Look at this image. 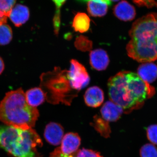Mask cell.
<instances>
[{
	"instance_id": "22",
	"label": "cell",
	"mask_w": 157,
	"mask_h": 157,
	"mask_svg": "<svg viewBox=\"0 0 157 157\" xmlns=\"http://www.w3.org/2000/svg\"><path fill=\"white\" fill-rule=\"evenodd\" d=\"M16 0H0V12L6 17H9Z\"/></svg>"
},
{
	"instance_id": "10",
	"label": "cell",
	"mask_w": 157,
	"mask_h": 157,
	"mask_svg": "<svg viewBox=\"0 0 157 157\" xmlns=\"http://www.w3.org/2000/svg\"><path fill=\"white\" fill-rule=\"evenodd\" d=\"M113 12L116 17L124 21L133 20L136 14L134 6L125 0H123L116 5Z\"/></svg>"
},
{
	"instance_id": "11",
	"label": "cell",
	"mask_w": 157,
	"mask_h": 157,
	"mask_svg": "<svg viewBox=\"0 0 157 157\" xmlns=\"http://www.w3.org/2000/svg\"><path fill=\"white\" fill-rule=\"evenodd\" d=\"M124 112L122 107L112 101H107L101 109L102 118L108 122L117 121Z\"/></svg>"
},
{
	"instance_id": "28",
	"label": "cell",
	"mask_w": 157,
	"mask_h": 157,
	"mask_svg": "<svg viewBox=\"0 0 157 157\" xmlns=\"http://www.w3.org/2000/svg\"><path fill=\"white\" fill-rule=\"evenodd\" d=\"M7 17L0 12V25L6 23L7 22Z\"/></svg>"
},
{
	"instance_id": "8",
	"label": "cell",
	"mask_w": 157,
	"mask_h": 157,
	"mask_svg": "<svg viewBox=\"0 0 157 157\" xmlns=\"http://www.w3.org/2000/svg\"><path fill=\"white\" fill-rule=\"evenodd\" d=\"M61 151L64 154L72 155L76 153L81 144V138L77 133H68L63 138Z\"/></svg>"
},
{
	"instance_id": "3",
	"label": "cell",
	"mask_w": 157,
	"mask_h": 157,
	"mask_svg": "<svg viewBox=\"0 0 157 157\" xmlns=\"http://www.w3.org/2000/svg\"><path fill=\"white\" fill-rule=\"evenodd\" d=\"M39 115L37 108L28 104L21 88L7 93L0 102V121L6 125L32 128Z\"/></svg>"
},
{
	"instance_id": "27",
	"label": "cell",
	"mask_w": 157,
	"mask_h": 157,
	"mask_svg": "<svg viewBox=\"0 0 157 157\" xmlns=\"http://www.w3.org/2000/svg\"><path fill=\"white\" fill-rule=\"evenodd\" d=\"M49 157H76L73 155H66L62 152L60 147H57L50 154Z\"/></svg>"
},
{
	"instance_id": "18",
	"label": "cell",
	"mask_w": 157,
	"mask_h": 157,
	"mask_svg": "<svg viewBox=\"0 0 157 157\" xmlns=\"http://www.w3.org/2000/svg\"><path fill=\"white\" fill-rule=\"evenodd\" d=\"M109 123L103 118L96 115L94 116L91 124L101 136L105 138H108L110 136L111 132Z\"/></svg>"
},
{
	"instance_id": "13",
	"label": "cell",
	"mask_w": 157,
	"mask_h": 157,
	"mask_svg": "<svg viewBox=\"0 0 157 157\" xmlns=\"http://www.w3.org/2000/svg\"><path fill=\"white\" fill-rule=\"evenodd\" d=\"M137 75L148 84L152 83L157 78V66L151 62L142 64L137 69Z\"/></svg>"
},
{
	"instance_id": "20",
	"label": "cell",
	"mask_w": 157,
	"mask_h": 157,
	"mask_svg": "<svg viewBox=\"0 0 157 157\" xmlns=\"http://www.w3.org/2000/svg\"><path fill=\"white\" fill-rule=\"evenodd\" d=\"M75 46L77 49L81 51H88L92 48L93 42L87 37L80 36L76 38L75 42Z\"/></svg>"
},
{
	"instance_id": "23",
	"label": "cell",
	"mask_w": 157,
	"mask_h": 157,
	"mask_svg": "<svg viewBox=\"0 0 157 157\" xmlns=\"http://www.w3.org/2000/svg\"><path fill=\"white\" fill-rule=\"evenodd\" d=\"M147 137L152 144L157 145V124H153L147 127Z\"/></svg>"
},
{
	"instance_id": "21",
	"label": "cell",
	"mask_w": 157,
	"mask_h": 157,
	"mask_svg": "<svg viewBox=\"0 0 157 157\" xmlns=\"http://www.w3.org/2000/svg\"><path fill=\"white\" fill-rule=\"evenodd\" d=\"M140 157H157V147L151 144H147L140 149Z\"/></svg>"
},
{
	"instance_id": "6",
	"label": "cell",
	"mask_w": 157,
	"mask_h": 157,
	"mask_svg": "<svg viewBox=\"0 0 157 157\" xmlns=\"http://www.w3.org/2000/svg\"><path fill=\"white\" fill-rule=\"evenodd\" d=\"M68 78L72 88L77 91L84 88L89 84L90 77L87 70L76 60L70 61V67L68 71Z\"/></svg>"
},
{
	"instance_id": "26",
	"label": "cell",
	"mask_w": 157,
	"mask_h": 157,
	"mask_svg": "<svg viewBox=\"0 0 157 157\" xmlns=\"http://www.w3.org/2000/svg\"><path fill=\"white\" fill-rule=\"evenodd\" d=\"M56 6V11L54 17H60V9L67 0H52Z\"/></svg>"
},
{
	"instance_id": "16",
	"label": "cell",
	"mask_w": 157,
	"mask_h": 157,
	"mask_svg": "<svg viewBox=\"0 0 157 157\" xmlns=\"http://www.w3.org/2000/svg\"><path fill=\"white\" fill-rule=\"evenodd\" d=\"M26 100L30 106L36 107L43 104L46 100L43 90L40 87L31 88L25 93Z\"/></svg>"
},
{
	"instance_id": "30",
	"label": "cell",
	"mask_w": 157,
	"mask_h": 157,
	"mask_svg": "<svg viewBox=\"0 0 157 157\" xmlns=\"http://www.w3.org/2000/svg\"><path fill=\"white\" fill-rule=\"evenodd\" d=\"M80 1H88L89 0H80ZM104 1H105V2H106L108 4V5H109V6H110L111 5V2H109V1H108V0H104Z\"/></svg>"
},
{
	"instance_id": "5",
	"label": "cell",
	"mask_w": 157,
	"mask_h": 157,
	"mask_svg": "<svg viewBox=\"0 0 157 157\" xmlns=\"http://www.w3.org/2000/svg\"><path fill=\"white\" fill-rule=\"evenodd\" d=\"M68 73V70L55 67L52 71L42 73L40 76V88L48 103L70 105L77 97L78 91L71 87Z\"/></svg>"
},
{
	"instance_id": "29",
	"label": "cell",
	"mask_w": 157,
	"mask_h": 157,
	"mask_svg": "<svg viewBox=\"0 0 157 157\" xmlns=\"http://www.w3.org/2000/svg\"><path fill=\"white\" fill-rule=\"evenodd\" d=\"M5 63L3 61V59L0 56V75L3 73L5 69Z\"/></svg>"
},
{
	"instance_id": "31",
	"label": "cell",
	"mask_w": 157,
	"mask_h": 157,
	"mask_svg": "<svg viewBox=\"0 0 157 157\" xmlns=\"http://www.w3.org/2000/svg\"><path fill=\"white\" fill-rule=\"evenodd\" d=\"M108 1H109V2H111V1H112V2H117V1H119V0H108Z\"/></svg>"
},
{
	"instance_id": "12",
	"label": "cell",
	"mask_w": 157,
	"mask_h": 157,
	"mask_svg": "<svg viewBox=\"0 0 157 157\" xmlns=\"http://www.w3.org/2000/svg\"><path fill=\"white\" fill-rule=\"evenodd\" d=\"M84 99L85 103L87 106L97 108L101 106L104 102V92L98 86H92L86 90L85 93Z\"/></svg>"
},
{
	"instance_id": "4",
	"label": "cell",
	"mask_w": 157,
	"mask_h": 157,
	"mask_svg": "<svg viewBox=\"0 0 157 157\" xmlns=\"http://www.w3.org/2000/svg\"><path fill=\"white\" fill-rule=\"evenodd\" d=\"M42 145L41 138L33 128L0 126V149L11 156L39 157L37 147Z\"/></svg>"
},
{
	"instance_id": "2",
	"label": "cell",
	"mask_w": 157,
	"mask_h": 157,
	"mask_svg": "<svg viewBox=\"0 0 157 157\" xmlns=\"http://www.w3.org/2000/svg\"><path fill=\"white\" fill-rule=\"evenodd\" d=\"M127 44L128 56L140 63H149L157 59V14L151 13L133 23Z\"/></svg>"
},
{
	"instance_id": "19",
	"label": "cell",
	"mask_w": 157,
	"mask_h": 157,
	"mask_svg": "<svg viewBox=\"0 0 157 157\" xmlns=\"http://www.w3.org/2000/svg\"><path fill=\"white\" fill-rule=\"evenodd\" d=\"M12 31L8 25H0V45H8L12 39Z\"/></svg>"
},
{
	"instance_id": "25",
	"label": "cell",
	"mask_w": 157,
	"mask_h": 157,
	"mask_svg": "<svg viewBox=\"0 0 157 157\" xmlns=\"http://www.w3.org/2000/svg\"><path fill=\"white\" fill-rule=\"evenodd\" d=\"M133 1L138 6H146L147 8H151L157 5L156 0H133Z\"/></svg>"
},
{
	"instance_id": "1",
	"label": "cell",
	"mask_w": 157,
	"mask_h": 157,
	"mask_svg": "<svg viewBox=\"0 0 157 157\" xmlns=\"http://www.w3.org/2000/svg\"><path fill=\"white\" fill-rule=\"evenodd\" d=\"M108 94L112 102L120 106L124 112L136 108L146 100L151 92L148 83L137 73L121 71L109 78Z\"/></svg>"
},
{
	"instance_id": "14",
	"label": "cell",
	"mask_w": 157,
	"mask_h": 157,
	"mask_svg": "<svg viewBox=\"0 0 157 157\" xmlns=\"http://www.w3.org/2000/svg\"><path fill=\"white\" fill-rule=\"evenodd\" d=\"M29 11L25 6L17 5L11 10L9 17L16 27H20L28 20Z\"/></svg>"
},
{
	"instance_id": "24",
	"label": "cell",
	"mask_w": 157,
	"mask_h": 157,
	"mask_svg": "<svg viewBox=\"0 0 157 157\" xmlns=\"http://www.w3.org/2000/svg\"><path fill=\"white\" fill-rule=\"evenodd\" d=\"M76 157H103L100 153L92 150L82 148L77 152Z\"/></svg>"
},
{
	"instance_id": "9",
	"label": "cell",
	"mask_w": 157,
	"mask_h": 157,
	"mask_svg": "<svg viewBox=\"0 0 157 157\" xmlns=\"http://www.w3.org/2000/svg\"><path fill=\"white\" fill-rule=\"evenodd\" d=\"M90 63L95 70L103 71L107 69L109 64V56L104 49H95L90 52Z\"/></svg>"
},
{
	"instance_id": "7",
	"label": "cell",
	"mask_w": 157,
	"mask_h": 157,
	"mask_svg": "<svg viewBox=\"0 0 157 157\" xmlns=\"http://www.w3.org/2000/svg\"><path fill=\"white\" fill-rule=\"evenodd\" d=\"M64 134V129L61 125L55 122L48 124L44 131V137L48 143L58 145L61 143Z\"/></svg>"
},
{
	"instance_id": "15",
	"label": "cell",
	"mask_w": 157,
	"mask_h": 157,
	"mask_svg": "<svg viewBox=\"0 0 157 157\" xmlns=\"http://www.w3.org/2000/svg\"><path fill=\"white\" fill-rule=\"evenodd\" d=\"M109 5L104 0H89L87 11L90 16L101 17L107 14Z\"/></svg>"
},
{
	"instance_id": "17",
	"label": "cell",
	"mask_w": 157,
	"mask_h": 157,
	"mask_svg": "<svg viewBox=\"0 0 157 157\" xmlns=\"http://www.w3.org/2000/svg\"><path fill=\"white\" fill-rule=\"evenodd\" d=\"M90 25V19L86 13L78 12L73 18L72 27L75 32L81 33H86Z\"/></svg>"
}]
</instances>
